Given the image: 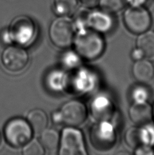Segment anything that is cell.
<instances>
[{"label": "cell", "mask_w": 154, "mask_h": 155, "mask_svg": "<svg viewBox=\"0 0 154 155\" xmlns=\"http://www.w3.org/2000/svg\"><path fill=\"white\" fill-rule=\"evenodd\" d=\"M75 51L82 59L94 60L99 57L105 48L101 33L90 28L78 30L73 40Z\"/></svg>", "instance_id": "6da1fadb"}, {"label": "cell", "mask_w": 154, "mask_h": 155, "mask_svg": "<svg viewBox=\"0 0 154 155\" xmlns=\"http://www.w3.org/2000/svg\"><path fill=\"white\" fill-rule=\"evenodd\" d=\"M75 27L73 20L65 16L52 21L49 29L50 40L59 48H65L73 42Z\"/></svg>", "instance_id": "7a4b0ae2"}, {"label": "cell", "mask_w": 154, "mask_h": 155, "mask_svg": "<svg viewBox=\"0 0 154 155\" xmlns=\"http://www.w3.org/2000/svg\"><path fill=\"white\" fill-rule=\"evenodd\" d=\"M99 76L95 70L80 66L76 69L72 77H70L69 86L73 92L78 95L91 93L99 84Z\"/></svg>", "instance_id": "3957f363"}, {"label": "cell", "mask_w": 154, "mask_h": 155, "mask_svg": "<svg viewBox=\"0 0 154 155\" xmlns=\"http://www.w3.org/2000/svg\"><path fill=\"white\" fill-rule=\"evenodd\" d=\"M84 137L75 127H67L63 130L59 145L60 155H86Z\"/></svg>", "instance_id": "277c9868"}, {"label": "cell", "mask_w": 154, "mask_h": 155, "mask_svg": "<svg viewBox=\"0 0 154 155\" xmlns=\"http://www.w3.org/2000/svg\"><path fill=\"white\" fill-rule=\"evenodd\" d=\"M90 138L93 146L98 150H108L116 142V129L110 120H97L90 130Z\"/></svg>", "instance_id": "5b68a950"}, {"label": "cell", "mask_w": 154, "mask_h": 155, "mask_svg": "<svg viewBox=\"0 0 154 155\" xmlns=\"http://www.w3.org/2000/svg\"><path fill=\"white\" fill-rule=\"evenodd\" d=\"M4 135L9 144L21 147L31 140L33 130L28 122L22 118H13L5 125Z\"/></svg>", "instance_id": "8992f818"}, {"label": "cell", "mask_w": 154, "mask_h": 155, "mask_svg": "<svg viewBox=\"0 0 154 155\" xmlns=\"http://www.w3.org/2000/svg\"><path fill=\"white\" fill-rule=\"evenodd\" d=\"M124 21L129 31L136 34L149 30L152 16L149 11L142 6H131L124 13Z\"/></svg>", "instance_id": "52a82bcc"}, {"label": "cell", "mask_w": 154, "mask_h": 155, "mask_svg": "<svg viewBox=\"0 0 154 155\" xmlns=\"http://www.w3.org/2000/svg\"><path fill=\"white\" fill-rule=\"evenodd\" d=\"M8 31L11 41L20 45H27L34 38L35 26L28 16H20L12 22Z\"/></svg>", "instance_id": "ba28073f"}, {"label": "cell", "mask_w": 154, "mask_h": 155, "mask_svg": "<svg viewBox=\"0 0 154 155\" xmlns=\"http://www.w3.org/2000/svg\"><path fill=\"white\" fill-rule=\"evenodd\" d=\"M59 112L62 124L75 127L84 123L87 117L88 112L84 104L76 99L67 101Z\"/></svg>", "instance_id": "9c48e42d"}, {"label": "cell", "mask_w": 154, "mask_h": 155, "mask_svg": "<svg viewBox=\"0 0 154 155\" xmlns=\"http://www.w3.org/2000/svg\"><path fill=\"white\" fill-rule=\"evenodd\" d=\"M90 113L95 120H111L115 112L111 97L105 93H98L93 97L90 105Z\"/></svg>", "instance_id": "30bf717a"}, {"label": "cell", "mask_w": 154, "mask_h": 155, "mask_svg": "<svg viewBox=\"0 0 154 155\" xmlns=\"http://www.w3.org/2000/svg\"><path fill=\"white\" fill-rule=\"evenodd\" d=\"M2 63L6 70L12 72L23 70L29 63V55L21 47L9 46L4 50L2 56Z\"/></svg>", "instance_id": "8fae6325"}, {"label": "cell", "mask_w": 154, "mask_h": 155, "mask_svg": "<svg viewBox=\"0 0 154 155\" xmlns=\"http://www.w3.org/2000/svg\"><path fill=\"white\" fill-rule=\"evenodd\" d=\"M114 18L111 12L103 9L90 10L88 27L101 34L111 31L114 26Z\"/></svg>", "instance_id": "7c38bea8"}, {"label": "cell", "mask_w": 154, "mask_h": 155, "mask_svg": "<svg viewBox=\"0 0 154 155\" xmlns=\"http://www.w3.org/2000/svg\"><path fill=\"white\" fill-rule=\"evenodd\" d=\"M130 120L136 124L149 123L153 118V107L145 102H133L128 111Z\"/></svg>", "instance_id": "4fadbf2b"}, {"label": "cell", "mask_w": 154, "mask_h": 155, "mask_svg": "<svg viewBox=\"0 0 154 155\" xmlns=\"http://www.w3.org/2000/svg\"><path fill=\"white\" fill-rule=\"evenodd\" d=\"M46 84L52 91L60 93L69 86L70 76L63 70H52L46 78Z\"/></svg>", "instance_id": "5bb4252c"}, {"label": "cell", "mask_w": 154, "mask_h": 155, "mask_svg": "<svg viewBox=\"0 0 154 155\" xmlns=\"http://www.w3.org/2000/svg\"><path fill=\"white\" fill-rule=\"evenodd\" d=\"M133 74L134 78L140 82L150 81L154 76L153 63L145 58L136 61L133 67Z\"/></svg>", "instance_id": "9a60e30c"}, {"label": "cell", "mask_w": 154, "mask_h": 155, "mask_svg": "<svg viewBox=\"0 0 154 155\" xmlns=\"http://www.w3.org/2000/svg\"><path fill=\"white\" fill-rule=\"evenodd\" d=\"M27 120L33 131L35 134H41L48 125V116L42 110L35 109L31 110L27 116Z\"/></svg>", "instance_id": "2e32d148"}, {"label": "cell", "mask_w": 154, "mask_h": 155, "mask_svg": "<svg viewBox=\"0 0 154 155\" xmlns=\"http://www.w3.org/2000/svg\"><path fill=\"white\" fill-rule=\"evenodd\" d=\"M136 47L141 50L145 57L154 55V31L147 30L139 34L136 40Z\"/></svg>", "instance_id": "e0dca14e"}, {"label": "cell", "mask_w": 154, "mask_h": 155, "mask_svg": "<svg viewBox=\"0 0 154 155\" xmlns=\"http://www.w3.org/2000/svg\"><path fill=\"white\" fill-rule=\"evenodd\" d=\"M40 142L43 147L49 152H54L59 148L60 135L54 129H46L41 133Z\"/></svg>", "instance_id": "ac0fdd59"}, {"label": "cell", "mask_w": 154, "mask_h": 155, "mask_svg": "<svg viewBox=\"0 0 154 155\" xmlns=\"http://www.w3.org/2000/svg\"><path fill=\"white\" fill-rule=\"evenodd\" d=\"M82 58L75 50H68L63 54L61 63L67 70H76L82 66Z\"/></svg>", "instance_id": "d6986e66"}, {"label": "cell", "mask_w": 154, "mask_h": 155, "mask_svg": "<svg viewBox=\"0 0 154 155\" xmlns=\"http://www.w3.org/2000/svg\"><path fill=\"white\" fill-rule=\"evenodd\" d=\"M78 0H54V8L56 14L67 16L75 12Z\"/></svg>", "instance_id": "ffe728a7"}, {"label": "cell", "mask_w": 154, "mask_h": 155, "mask_svg": "<svg viewBox=\"0 0 154 155\" xmlns=\"http://www.w3.org/2000/svg\"><path fill=\"white\" fill-rule=\"evenodd\" d=\"M139 137L141 145L154 146V124L149 123L142 124L139 127Z\"/></svg>", "instance_id": "44dd1931"}, {"label": "cell", "mask_w": 154, "mask_h": 155, "mask_svg": "<svg viewBox=\"0 0 154 155\" xmlns=\"http://www.w3.org/2000/svg\"><path fill=\"white\" fill-rule=\"evenodd\" d=\"M90 12V10L86 8H82L77 11L74 16V20H73L77 30L89 28L88 17Z\"/></svg>", "instance_id": "7402d4cb"}, {"label": "cell", "mask_w": 154, "mask_h": 155, "mask_svg": "<svg viewBox=\"0 0 154 155\" xmlns=\"http://www.w3.org/2000/svg\"><path fill=\"white\" fill-rule=\"evenodd\" d=\"M101 9L109 12H116L125 7L127 0H98Z\"/></svg>", "instance_id": "603a6c76"}, {"label": "cell", "mask_w": 154, "mask_h": 155, "mask_svg": "<svg viewBox=\"0 0 154 155\" xmlns=\"http://www.w3.org/2000/svg\"><path fill=\"white\" fill-rule=\"evenodd\" d=\"M125 142L129 147L136 148L141 145L139 137V127H131L125 133Z\"/></svg>", "instance_id": "cb8c5ba5"}, {"label": "cell", "mask_w": 154, "mask_h": 155, "mask_svg": "<svg viewBox=\"0 0 154 155\" xmlns=\"http://www.w3.org/2000/svg\"><path fill=\"white\" fill-rule=\"evenodd\" d=\"M149 97V91L144 85H137L131 91V98L133 102L147 101Z\"/></svg>", "instance_id": "d4e9b609"}, {"label": "cell", "mask_w": 154, "mask_h": 155, "mask_svg": "<svg viewBox=\"0 0 154 155\" xmlns=\"http://www.w3.org/2000/svg\"><path fill=\"white\" fill-rule=\"evenodd\" d=\"M23 153L24 155H43L45 151L41 142L34 140L24 145Z\"/></svg>", "instance_id": "484cf974"}, {"label": "cell", "mask_w": 154, "mask_h": 155, "mask_svg": "<svg viewBox=\"0 0 154 155\" xmlns=\"http://www.w3.org/2000/svg\"><path fill=\"white\" fill-rule=\"evenodd\" d=\"M134 154L136 155H152L154 154V150L152 147L147 145H139L134 148Z\"/></svg>", "instance_id": "4316f807"}, {"label": "cell", "mask_w": 154, "mask_h": 155, "mask_svg": "<svg viewBox=\"0 0 154 155\" xmlns=\"http://www.w3.org/2000/svg\"><path fill=\"white\" fill-rule=\"evenodd\" d=\"M131 55H132V58L135 61L144 59L145 58L143 53L141 50L139 49L137 47H136L135 48L133 49V51H132Z\"/></svg>", "instance_id": "83f0119b"}, {"label": "cell", "mask_w": 154, "mask_h": 155, "mask_svg": "<svg viewBox=\"0 0 154 155\" xmlns=\"http://www.w3.org/2000/svg\"><path fill=\"white\" fill-rule=\"evenodd\" d=\"M147 0H127V3L131 6H142Z\"/></svg>", "instance_id": "f1b7e54d"}, {"label": "cell", "mask_w": 154, "mask_h": 155, "mask_svg": "<svg viewBox=\"0 0 154 155\" xmlns=\"http://www.w3.org/2000/svg\"><path fill=\"white\" fill-rule=\"evenodd\" d=\"M81 1L87 6H92L97 2L98 0H81Z\"/></svg>", "instance_id": "f546056e"}, {"label": "cell", "mask_w": 154, "mask_h": 155, "mask_svg": "<svg viewBox=\"0 0 154 155\" xmlns=\"http://www.w3.org/2000/svg\"><path fill=\"white\" fill-rule=\"evenodd\" d=\"M152 107H153V118H154V105Z\"/></svg>", "instance_id": "4dcf8cb0"}, {"label": "cell", "mask_w": 154, "mask_h": 155, "mask_svg": "<svg viewBox=\"0 0 154 155\" xmlns=\"http://www.w3.org/2000/svg\"><path fill=\"white\" fill-rule=\"evenodd\" d=\"M1 142H2V137H1V135H0V144H1Z\"/></svg>", "instance_id": "1f68e13d"}]
</instances>
